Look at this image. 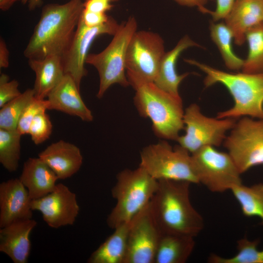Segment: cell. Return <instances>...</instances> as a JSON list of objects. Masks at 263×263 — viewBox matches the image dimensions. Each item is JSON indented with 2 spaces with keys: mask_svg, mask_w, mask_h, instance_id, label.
I'll return each mask as SVG.
<instances>
[{
  "mask_svg": "<svg viewBox=\"0 0 263 263\" xmlns=\"http://www.w3.org/2000/svg\"><path fill=\"white\" fill-rule=\"evenodd\" d=\"M83 8L82 0L45 5L24 51L25 57L42 58L51 55L62 57L72 42Z\"/></svg>",
  "mask_w": 263,
  "mask_h": 263,
  "instance_id": "6da1fadb",
  "label": "cell"
},
{
  "mask_svg": "<svg viewBox=\"0 0 263 263\" xmlns=\"http://www.w3.org/2000/svg\"><path fill=\"white\" fill-rule=\"evenodd\" d=\"M158 182L157 190L150 203L161 233L195 237L203 229L204 223L190 200L191 183L167 179Z\"/></svg>",
  "mask_w": 263,
  "mask_h": 263,
  "instance_id": "7a4b0ae2",
  "label": "cell"
},
{
  "mask_svg": "<svg viewBox=\"0 0 263 263\" xmlns=\"http://www.w3.org/2000/svg\"><path fill=\"white\" fill-rule=\"evenodd\" d=\"M185 61L196 66L205 74L206 87L223 85L234 100L230 108L217 113L219 118L238 119L243 116L263 118V73L226 72L191 59Z\"/></svg>",
  "mask_w": 263,
  "mask_h": 263,
  "instance_id": "3957f363",
  "label": "cell"
},
{
  "mask_svg": "<svg viewBox=\"0 0 263 263\" xmlns=\"http://www.w3.org/2000/svg\"><path fill=\"white\" fill-rule=\"evenodd\" d=\"M135 107L139 115L150 118L156 136L163 140L177 141L184 129L182 99L158 87L154 82L133 88Z\"/></svg>",
  "mask_w": 263,
  "mask_h": 263,
  "instance_id": "277c9868",
  "label": "cell"
},
{
  "mask_svg": "<svg viewBox=\"0 0 263 263\" xmlns=\"http://www.w3.org/2000/svg\"><path fill=\"white\" fill-rule=\"evenodd\" d=\"M158 184V180L140 166L118 173L111 191L116 203L108 216V226L114 229L131 222L150 202Z\"/></svg>",
  "mask_w": 263,
  "mask_h": 263,
  "instance_id": "5b68a950",
  "label": "cell"
},
{
  "mask_svg": "<svg viewBox=\"0 0 263 263\" xmlns=\"http://www.w3.org/2000/svg\"><path fill=\"white\" fill-rule=\"evenodd\" d=\"M137 21L133 17L120 24L107 47L97 54H89L86 63L97 70L99 86L97 97L101 98L113 85L118 84L126 87L130 85L126 73V58L128 46L136 31Z\"/></svg>",
  "mask_w": 263,
  "mask_h": 263,
  "instance_id": "8992f818",
  "label": "cell"
},
{
  "mask_svg": "<svg viewBox=\"0 0 263 263\" xmlns=\"http://www.w3.org/2000/svg\"><path fill=\"white\" fill-rule=\"evenodd\" d=\"M139 166L157 180L199 184L191 153L179 144L172 147L166 140L143 148L140 152Z\"/></svg>",
  "mask_w": 263,
  "mask_h": 263,
  "instance_id": "52a82bcc",
  "label": "cell"
},
{
  "mask_svg": "<svg viewBox=\"0 0 263 263\" xmlns=\"http://www.w3.org/2000/svg\"><path fill=\"white\" fill-rule=\"evenodd\" d=\"M166 52L164 42L158 34L150 31H136L129 43L126 58V73L133 88L154 82Z\"/></svg>",
  "mask_w": 263,
  "mask_h": 263,
  "instance_id": "ba28073f",
  "label": "cell"
},
{
  "mask_svg": "<svg viewBox=\"0 0 263 263\" xmlns=\"http://www.w3.org/2000/svg\"><path fill=\"white\" fill-rule=\"evenodd\" d=\"M223 145L241 174L263 166V118H239Z\"/></svg>",
  "mask_w": 263,
  "mask_h": 263,
  "instance_id": "9c48e42d",
  "label": "cell"
},
{
  "mask_svg": "<svg viewBox=\"0 0 263 263\" xmlns=\"http://www.w3.org/2000/svg\"><path fill=\"white\" fill-rule=\"evenodd\" d=\"M237 120L208 117L201 112L198 104H191L184 110L185 132L176 141L191 154L206 146H220Z\"/></svg>",
  "mask_w": 263,
  "mask_h": 263,
  "instance_id": "30bf717a",
  "label": "cell"
},
{
  "mask_svg": "<svg viewBox=\"0 0 263 263\" xmlns=\"http://www.w3.org/2000/svg\"><path fill=\"white\" fill-rule=\"evenodd\" d=\"M199 183L213 192H223L242 184L241 172L228 153L206 146L191 154Z\"/></svg>",
  "mask_w": 263,
  "mask_h": 263,
  "instance_id": "8fae6325",
  "label": "cell"
},
{
  "mask_svg": "<svg viewBox=\"0 0 263 263\" xmlns=\"http://www.w3.org/2000/svg\"><path fill=\"white\" fill-rule=\"evenodd\" d=\"M150 202L131 221L125 263H154L162 233Z\"/></svg>",
  "mask_w": 263,
  "mask_h": 263,
  "instance_id": "7c38bea8",
  "label": "cell"
},
{
  "mask_svg": "<svg viewBox=\"0 0 263 263\" xmlns=\"http://www.w3.org/2000/svg\"><path fill=\"white\" fill-rule=\"evenodd\" d=\"M119 26L111 17L106 23L94 27L87 26L80 18L72 42L62 56L65 74L71 75L79 89L82 78L87 75L85 64L93 42L103 34L113 36Z\"/></svg>",
  "mask_w": 263,
  "mask_h": 263,
  "instance_id": "4fadbf2b",
  "label": "cell"
},
{
  "mask_svg": "<svg viewBox=\"0 0 263 263\" xmlns=\"http://www.w3.org/2000/svg\"><path fill=\"white\" fill-rule=\"evenodd\" d=\"M31 207L42 214L48 225L55 228L73 225L79 211L76 194L61 183L45 196L32 200Z\"/></svg>",
  "mask_w": 263,
  "mask_h": 263,
  "instance_id": "5bb4252c",
  "label": "cell"
},
{
  "mask_svg": "<svg viewBox=\"0 0 263 263\" xmlns=\"http://www.w3.org/2000/svg\"><path fill=\"white\" fill-rule=\"evenodd\" d=\"M19 179L0 184V228L11 223L32 219V201Z\"/></svg>",
  "mask_w": 263,
  "mask_h": 263,
  "instance_id": "9a60e30c",
  "label": "cell"
},
{
  "mask_svg": "<svg viewBox=\"0 0 263 263\" xmlns=\"http://www.w3.org/2000/svg\"><path fill=\"white\" fill-rule=\"evenodd\" d=\"M79 91L80 89L72 77L65 74L47 96L49 110H56L76 116L83 121H93L92 112L83 102Z\"/></svg>",
  "mask_w": 263,
  "mask_h": 263,
  "instance_id": "2e32d148",
  "label": "cell"
},
{
  "mask_svg": "<svg viewBox=\"0 0 263 263\" xmlns=\"http://www.w3.org/2000/svg\"><path fill=\"white\" fill-rule=\"evenodd\" d=\"M37 222L33 219L17 221L0 229V251L15 263H26L31 250L30 235Z\"/></svg>",
  "mask_w": 263,
  "mask_h": 263,
  "instance_id": "e0dca14e",
  "label": "cell"
},
{
  "mask_svg": "<svg viewBox=\"0 0 263 263\" xmlns=\"http://www.w3.org/2000/svg\"><path fill=\"white\" fill-rule=\"evenodd\" d=\"M224 20L235 43L243 45L247 31L263 24V0H236Z\"/></svg>",
  "mask_w": 263,
  "mask_h": 263,
  "instance_id": "ac0fdd59",
  "label": "cell"
},
{
  "mask_svg": "<svg viewBox=\"0 0 263 263\" xmlns=\"http://www.w3.org/2000/svg\"><path fill=\"white\" fill-rule=\"evenodd\" d=\"M38 157L61 180L76 173L83 162L80 149L75 145L62 140L48 146L38 154Z\"/></svg>",
  "mask_w": 263,
  "mask_h": 263,
  "instance_id": "d6986e66",
  "label": "cell"
},
{
  "mask_svg": "<svg viewBox=\"0 0 263 263\" xmlns=\"http://www.w3.org/2000/svg\"><path fill=\"white\" fill-rule=\"evenodd\" d=\"M19 180L32 200L45 196L56 188L59 179L54 171L40 158H29L24 163Z\"/></svg>",
  "mask_w": 263,
  "mask_h": 263,
  "instance_id": "ffe728a7",
  "label": "cell"
},
{
  "mask_svg": "<svg viewBox=\"0 0 263 263\" xmlns=\"http://www.w3.org/2000/svg\"><path fill=\"white\" fill-rule=\"evenodd\" d=\"M201 47L188 35L182 38L170 51L166 52L161 60L158 75L154 84L160 89L170 94L181 97L179 86L189 73L178 75L176 71V62L181 53L191 47Z\"/></svg>",
  "mask_w": 263,
  "mask_h": 263,
  "instance_id": "44dd1931",
  "label": "cell"
},
{
  "mask_svg": "<svg viewBox=\"0 0 263 263\" xmlns=\"http://www.w3.org/2000/svg\"><path fill=\"white\" fill-rule=\"evenodd\" d=\"M28 64L36 75L35 96L44 99L65 75L62 57L51 55L42 58H30Z\"/></svg>",
  "mask_w": 263,
  "mask_h": 263,
  "instance_id": "7402d4cb",
  "label": "cell"
},
{
  "mask_svg": "<svg viewBox=\"0 0 263 263\" xmlns=\"http://www.w3.org/2000/svg\"><path fill=\"white\" fill-rule=\"evenodd\" d=\"M131 222L114 229V232L91 255L88 263H125Z\"/></svg>",
  "mask_w": 263,
  "mask_h": 263,
  "instance_id": "603a6c76",
  "label": "cell"
},
{
  "mask_svg": "<svg viewBox=\"0 0 263 263\" xmlns=\"http://www.w3.org/2000/svg\"><path fill=\"white\" fill-rule=\"evenodd\" d=\"M191 236L162 234L157 248L154 263H184L195 246Z\"/></svg>",
  "mask_w": 263,
  "mask_h": 263,
  "instance_id": "cb8c5ba5",
  "label": "cell"
},
{
  "mask_svg": "<svg viewBox=\"0 0 263 263\" xmlns=\"http://www.w3.org/2000/svg\"><path fill=\"white\" fill-rule=\"evenodd\" d=\"M209 30L210 38L217 46L225 66L233 71L242 70L244 60L233 52V35L225 23L212 21L210 23Z\"/></svg>",
  "mask_w": 263,
  "mask_h": 263,
  "instance_id": "d4e9b609",
  "label": "cell"
},
{
  "mask_svg": "<svg viewBox=\"0 0 263 263\" xmlns=\"http://www.w3.org/2000/svg\"><path fill=\"white\" fill-rule=\"evenodd\" d=\"M239 202L242 212L247 217L258 216L263 225V184L259 183L250 187L242 184L231 189Z\"/></svg>",
  "mask_w": 263,
  "mask_h": 263,
  "instance_id": "484cf974",
  "label": "cell"
},
{
  "mask_svg": "<svg viewBox=\"0 0 263 263\" xmlns=\"http://www.w3.org/2000/svg\"><path fill=\"white\" fill-rule=\"evenodd\" d=\"M248 47L242 72L246 73H263V24L250 29L246 33Z\"/></svg>",
  "mask_w": 263,
  "mask_h": 263,
  "instance_id": "4316f807",
  "label": "cell"
},
{
  "mask_svg": "<svg viewBox=\"0 0 263 263\" xmlns=\"http://www.w3.org/2000/svg\"><path fill=\"white\" fill-rule=\"evenodd\" d=\"M21 135L17 129L0 128V162L9 172L19 167Z\"/></svg>",
  "mask_w": 263,
  "mask_h": 263,
  "instance_id": "83f0119b",
  "label": "cell"
},
{
  "mask_svg": "<svg viewBox=\"0 0 263 263\" xmlns=\"http://www.w3.org/2000/svg\"><path fill=\"white\" fill-rule=\"evenodd\" d=\"M35 97L33 89H28L0 108V128L16 130L19 119L26 106Z\"/></svg>",
  "mask_w": 263,
  "mask_h": 263,
  "instance_id": "f1b7e54d",
  "label": "cell"
},
{
  "mask_svg": "<svg viewBox=\"0 0 263 263\" xmlns=\"http://www.w3.org/2000/svg\"><path fill=\"white\" fill-rule=\"evenodd\" d=\"M259 240H248L244 238L237 241L238 253L233 257L225 258L212 254L208 261L212 263H263V250L257 248Z\"/></svg>",
  "mask_w": 263,
  "mask_h": 263,
  "instance_id": "f546056e",
  "label": "cell"
},
{
  "mask_svg": "<svg viewBox=\"0 0 263 263\" xmlns=\"http://www.w3.org/2000/svg\"><path fill=\"white\" fill-rule=\"evenodd\" d=\"M49 109L47 99H40L35 96L26 106L22 113L17 127V130L22 135L28 134L31 123L38 114L46 112Z\"/></svg>",
  "mask_w": 263,
  "mask_h": 263,
  "instance_id": "4dcf8cb0",
  "label": "cell"
},
{
  "mask_svg": "<svg viewBox=\"0 0 263 263\" xmlns=\"http://www.w3.org/2000/svg\"><path fill=\"white\" fill-rule=\"evenodd\" d=\"M52 124L49 115L45 112L37 115L32 120L28 134L36 145L42 143L49 138L52 131Z\"/></svg>",
  "mask_w": 263,
  "mask_h": 263,
  "instance_id": "1f68e13d",
  "label": "cell"
},
{
  "mask_svg": "<svg viewBox=\"0 0 263 263\" xmlns=\"http://www.w3.org/2000/svg\"><path fill=\"white\" fill-rule=\"evenodd\" d=\"M19 83L15 80L9 81V77L5 74L0 76V108L20 95Z\"/></svg>",
  "mask_w": 263,
  "mask_h": 263,
  "instance_id": "d6a6232c",
  "label": "cell"
},
{
  "mask_svg": "<svg viewBox=\"0 0 263 263\" xmlns=\"http://www.w3.org/2000/svg\"><path fill=\"white\" fill-rule=\"evenodd\" d=\"M110 17L106 13L92 12L83 8L80 19L87 26L94 27L106 23Z\"/></svg>",
  "mask_w": 263,
  "mask_h": 263,
  "instance_id": "836d02e7",
  "label": "cell"
},
{
  "mask_svg": "<svg viewBox=\"0 0 263 263\" xmlns=\"http://www.w3.org/2000/svg\"><path fill=\"white\" fill-rule=\"evenodd\" d=\"M236 0H216V6L215 10H209L213 21L217 22L224 19L230 11Z\"/></svg>",
  "mask_w": 263,
  "mask_h": 263,
  "instance_id": "e575fe53",
  "label": "cell"
},
{
  "mask_svg": "<svg viewBox=\"0 0 263 263\" xmlns=\"http://www.w3.org/2000/svg\"><path fill=\"white\" fill-rule=\"evenodd\" d=\"M116 0H86L84 9L90 11L106 13L113 7L112 3Z\"/></svg>",
  "mask_w": 263,
  "mask_h": 263,
  "instance_id": "d590c367",
  "label": "cell"
},
{
  "mask_svg": "<svg viewBox=\"0 0 263 263\" xmlns=\"http://www.w3.org/2000/svg\"><path fill=\"white\" fill-rule=\"evenodd\" d=\"M177 3L185 6L196 7L198 10L203 13H208L209 9L205 7V5L209 0H174Z\"/></svg>",
  "mask_w": 263,
  "mask_h": 263,
  "instance_id": "8d00e7d4",
  "label": "cell"
},
{
  "mask_svg": "<svg viewBox=\"0 0 263 263\" xmlns=\"http://www.w3.org/2000/svg\"><path fill=\"white\" fill-rule=\"evenodd\" d=\"M9 52L5 40L0 39V68H7L9 65Z\"/></svg>",
  "mask_w": 263,
  "mask_h": 263,
  "instance_id": "74e56055",
  "label": "cell"
},
{
  "mask_svg": "<svg viewBox=\"0 0 263 263\" xmlns=\"http://www.w3.org/2000/svg\"><path fill=\"white\" fill-rule=\"evenodd\" d=\"M21 2L23 4L27 3L29 9L34 10L41 5L42 0H21Z\"/></svg>",
  "mask_w": 263,
  "mask_h": 263,
  "instance_id": "f35d334b",
  "label": "cell"
},
{
  "mask_svg": "<svg viewBox=\"0 0 263 263\" xmlns=\"http://www.w3.org/2000/svg\"><path fill=\"white\" fill-rule=\"evenodd\" d=\"M21 0H0V9L2 11L8 10L17 1Z\"/></svg>",
  "mask_w": 263,
  "mask_h": 263,
  "instance_id": "ab89813d",
  "label": "cell"
}]
</instances>
